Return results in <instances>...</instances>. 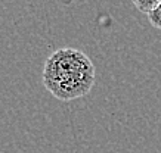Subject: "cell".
I'll list each match as a JSON object with an SVG mask.
<instances>
[{"mask_svg":"<svg viewBox=\"0 0 161 153\" xmlns=\"http://www.w3.org/2000/svg\"><path fill=\"white\" fill-rule=\"evenodd\" d=\"M96 68L86 53L73 47H61L44 62L42 81L53 97L62 102L84 97L95 85Z\"/></svg>","mask_w":161,"mask_h":153,"instance_id":"1","label":"cell"},{"mask_svg":"<svg viewBox=\"0 0 161 153\" xmlns=\"http://www.w3.org/2000/svg\"><path fill=\"white\" fill-rule=\"evenodd\" d=\"M132 3L137 10H141L142 13L148 15L157 5H160L161 0H132Z\"/></svg>","mask_w":161,"mask_h":153,"instance_id":"2","label":"cell"},{"mask_svg":"<svg viewBox=\"0 0 161 153\" xmlns=\"http://www.w3.org/2000/svg\"><path fill=\"white\" fill-rule=\"evenodd\" d=\"M148 19L151 22V25L157 30H161V3L157 5L154 9L148 13Z\"/></svg>","mask_w":161,"mask_h":153,"instance_id":"3","label":"cell"}]
</instances>
